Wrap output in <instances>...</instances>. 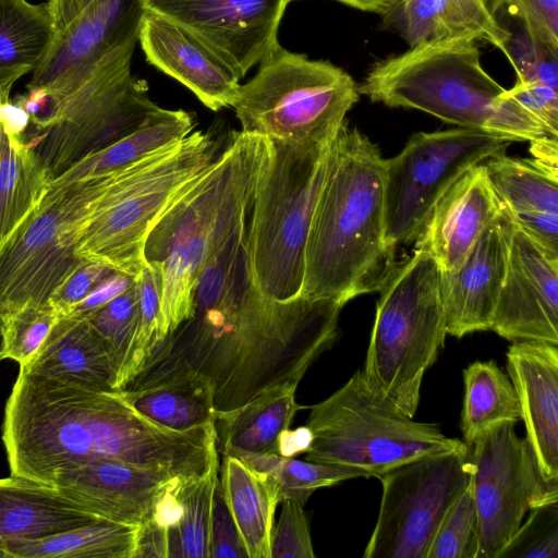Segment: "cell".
Wrapping results in <instances>:
<instances>
[{
  "label": "cell",
  "mask_w": 558,
  "mask_h": 558,
  "mask_svg": "<svg viewBox=\"0 0 558 558\" xmlns=\"http://www.w3.org/2000/svg\"><path fill=\"white\" fill-rule=\"evenodd\" d=\"M106 177L50 185L0 246V312L47 304L84 260L75 253L78 230Z\"/></svg>",
  "instance_id": "8fae6325"
},
{
  "label": "cell",
  "mask_w": 558,
  "mask_h": 558,
  "mask_svg": "<svg viewBox=\"0 0 558 558\" xmlns=\"http://www.w3.org/2000/svg\"><path fill=\"white\" fill-rule=\"evenodd\" d=\"M478 519L472 480L445 515L427 558H477Z\"/></svg>",
  "instance_id": "f35d334b"
},
{
  "label": "cell",
  "mask_w": 558,
  "mask_h": 558,
  "mask_svg": "<svg viewBox=\"0 0 558 558\" xmlns=\"http://www.w3.org/2000/svg\"><path fill=\"white\" fill-rule=\"evenodd\" d=\"M490 330L511 342L558 345V257L515 223Z\"/></svg>",
  "instance_id": "e0dca14e"
},
{
  "label": "cell",
  "mask_w": 558,
  "mask_h": 558,
  "mask_svg": "<svg viewBox=\"0 0 558 558\" xmlns=\"http://www.w3.org/2000/svg\"><path fill=\"white\" fill-rule=\"evenodd\" d=\"M5 359L4 314L0 312V361Z\"/></svg>",
  "instance_id": "11a10c76"
},
{
  "label": "cell",
  "mask_w": 558,
  "mask_h": 558,
  "mask_svg": "<svg viewBox=\"0 0 558 558\" xmlns=\"http://www.w3.org/2000/svg\"><path fill=\"white\" fill-rule=\"evenodd\" d=\"M209 133L196 131L135 165L106 177L82 222L76 255L136 276L145 265L144 245L158 217L177 193L217 155Z\"/></svg>",
  "instance_id": "8992f818"
},
{
  "label": "cell",
  "mask_w": 558,
  "mask_h": 558,
  "mask_svg": "<svg viewBox=\"0 0 558 558\" xmlns=\"http://www.w3.org/2000/svg\"><path fill=\"white\" fill-rule=\"evenodd\" d=\"M138 306L140 290L135 277L126 290L85 318L104 339L117 373L135 335Z\"/></svg>",
  "instance_id": "74e56055"
},
{
  "label": "cell",
  "mask_w": 558,
  "mask_h": 558,
  "mask_svg": "<svg viewBox=\"0 0 558 558\" xmlns=\"http://www.w3.org/2000/svg\"><path fill=\"white\" fill-rule=\"evenodd\" d=\"M514 223L549 255L558 257V214L512 213Z\"/></svg>",
  "instance_id": "c3c4849f"
},
{
  "label": "cell",
  "mask_w": 558,
  "mask_h": 558,
  "mask_svg": "<svg viewBox=\"0 0 558 558\" xmlns=\"http://www.w3.org/2000/svg\"><path fill=\"white\" fill-rule=\"evenodd\" d=\"M181 483L126 462L95 460L58 473L52 485L100 519L140 526Z\"/></svg>",
  "instance_id": "d6986e66"
},
{
  "label": "cell",
  "mask_w": 558,
  "mask_h": 558,
  "mask_svg": "<svg viewBox=\"0 0 558 558\" xmlns=\"http://www.w3.org/2000/svg\"><path fill=\"white\" fill-rule=\"evenodd\" d=\"M20 369L93 391L113 392L116 365L99 333L85 319L62 315Z\"/></svg>",
  "instance_id": "603a6c76"
},
{
  "label": "cell",
  "mask_w": 558,
  "mask_h": 558,
  "mask_svg": "<svg viewBox=\"0 0 558 558\" xmlns=\"http://www.w3.org/2000/svg\"><path fill=\"white\" fill-rule=\"evenodd\" d=\"M344 305L302 296L269 301L250 267L207 272L196 281L191 317L157 343L124 389L190 374L208 383L221 413L275 387H298L333 344Z\"/></svg>",
  "instance_id": "6da1fadb"
},
{
  "label": "cell",
  "mask_w": 558,
  "mask_h": 558,
  "mask_svg": "<svg viewBox=\"0 0 558 558\" xmlns=\"http://www.w3.org/2000/svg\"><path fill=\"white\" fill-rule=\"evenodd\" d=\"M28 116L12 99L0 102V246L50 189L52 178L23 134Z\"/></svg>",
  "instance_id": "cb8c5ba5"
},
{
  "label": "cell",
  "mask_w": 558,
  "mask_h": 558,
  "mask_svg": "<svg viewBox=\"0 0 558 558\" xmlns=\"http://www.w3.org/2000/svg\"><path fill=\"white\" fill-rule=\"evenodd\" d=\"M295 390V386H278L232 411L216 413L217 442L223 456L242 460L278 454L280 435L304 408L296 403Z\"/></svg>",
  "instance_id": "4316f807"
},
{
  "label": "cell",
  "mask_w": 558,
  "mask_h": 558,
  "mask_svg": "<svg viewBox=\"0 0 558 558\" xmlns=\"http://www.w3.org/2000/svg\"><path fill=\"white\" fill-rule=\"evenodd\" d=\"M94 0H48L54 36L64 31Z\"/></svg>",
  "instance_id": "816d5d0a"
},
{
  "label": "cell",
  "mask_w": 558,
  "mask_h": 558,
  "mask_svg": "<svg viewBox=\"0 0 558 558\" xmlns=\"http://www.w3.org/2000/svg\"><path fill=\"white\" fill-rule=\"evenodd\" d=\"M305 425L313 435L305 460L357 468L377 478L414 458L462 441L446 436L436 424L414 421L373 390L362 371L312 405Z\"/></svg>",
  "instance_id": "30bf717a"
},
{
  "label": "cell",
  "mask_w": 558,
  "mask_h": 558,
  "mask_svg": "<svg viewBox=\"0 0 558 558\" xmlns=\"http://www.w3.org/2000/svg\"><path fill=\"white\" fill-rule=\"evenodd\" d=\"M145 12L144 0H94L53 37L26 88L78 86L121 52L135 49Z\"/></svg>",
  "instance_id": "9a60e30c"
},
{
  "label": "cell",
  "mask_w": 558,
  "mask_h": 558,
  "mask_svg": "<svg viewBox=\"0 0 558 558\" xmlns=\"http://www.w3.org/2000/svg\"><path fill=\"white\" fill-rule=\"evenodd\" d=\"M138 526L97 519L35 541L0 547V558H133Z\"/></svg>",
  "instance_id": "1f68e13d"
},
{
  "label": "cell",
  "mask_w": 558,
  "mask_h": 558,
  "mask_svg": "<svg viewBox=\"0 0 558 558\" xmlns=\"http://www.w3.org/2000/svg\"><path fill=\"white\" fill-rule=\"evenodd\" d=\"M506 96L558 135V89L537 82L517 80L513 87L506 89Z\"/></svg>",
  "instance_id": "bcb514c9"
},
{
  "label": "cell",
  "mask_w": 558,
  "mask_h": 558,
  "mask_svg": "<svg viewBox=\"0 0 558 558\" xmlns=\"http://www.w3.org/2000/svg\"><path fill=\"white\" fill-rule=\"evenodd\" d=\"M492 14L497 17L498 12L504 8V0H484Z\"/></svg>",
  "instance_id": "9f6ffc18"
},
{
  "label": "cell",
  "mask_w": 558,
  "mask_h": 558,
  "mask_svg": "<svg viewBox=\"0 0 558 558\" xmlns=\"http://www.w3.org/2000/svg\"><path fill=\"white\" fill-rule=\"evenodd\" d=\"M499 558H557L558 502L531 509Z\"/></svg>",
  "instance_id": "60d3db41"
},
{
  "label": "cell",
  "mask_w": 558,
  "mask_h": 558,
  "mask_svg": "<svg viewBox=\"0 0 558 558\" xmlns=\"http://www.w3.org/2000/svg\"><path fill=\"white\" fill-rule=\"evenodd\" d=\"M331 142L267 138L250 218V255L255 286L269 301L301 298L306 241Z\"/></svg>",
  "instance_id": "52a82bcc"
},
{
  "label": "cell",
  "mask_w": 558,
  "mask_h": 558,
  "mask_svg": "<svg viewBox=\"0 0 558 558\" xmlns=\"http://www.w3.org/2000/svg\"><path fill=\"white\" fill-rule=\"evenodd\" d=\"M464 400L461 413L463 441L502 424H515L521 410L515 388L495 361H475L463 371Z\"/></svg>",
  "instance_id": "d6a6232c"
},
{
  "label": "cell",
  "mask_w": 558,
  "mask_h": 558,
  "mask_svg": "<svg viewBox=\"0 0 558 558\" xmlns=\"http://www.w3.org/2000/svg\"><path fill=\"white\" fill-rule=\"evenodd\" d=\"M97 519L53 485L12 474L0 478V547L63 533Z\"/></svg>",
  "instance_id": "484cf974"
},
{
  "label": "cell",
  "mask_w": 558,
  "mask_h": 558,
  "mask_svg": "<svg viewBox=\"0 0 558 558\" xmlns=\"http://www.w3.org/2000/svg\"><path fill=\"white\" fill-rule=\"evenodd\" d=\"M195 126L193 113L158 108L136 129L80 160L56 178L51 185H64L109 175L185 138Z\"/></svg>",
  "instance_id": "83f0119b"
},
{
  "label": "cell",
  "mask_w": 558,
  "mask_h": 558,
  "mask_svg": "<svg viewBox=\"0 0 558 558\" xmlns=\"http://www.w3.org/2000/svg\"><path fill=\"white\" fill-rule=\"evenodd\" d=\"M169 558V527L156 519L138 526L133 558Z\"/></svg>",
  "instance_id": "f907efd6"
},
{
  "label": "cell",
  "mask_w": 558,
  "mask_h": 558,
  "mask_svg": "<svg viewBox=\"0 0 558 558\" xmlns=\"http://www.w3.org/2000/svg\"><path fill=\"white\" fill-rule=\"evenodd\" d=\"M219 465L198 480L181 483V515L169 527V558H210V531Z\"/></svg>",
  "instance_id": "d590c367"
},
{
  "label": "cell",
  "mask_w": 558,
  "mask_h": 558,
  "mask_svg": "<svg viewBox=\"0 0 558 558\" xmlns=\"http://www.w3.org/2000/svg\"><path fill=\"white\" fill-rule=\"evenodd\" d=\"M54 37L46 3L0 0V86L34 72Z\"/></svg>",
  "instance_id": "4dcf8cb0"
},
{
  "label": "cell",
  "mask_w": 558,
  "mask_h": 558,
  "mask_svg": "<svg viewBox=\"0 0 558 558\" xmlns=\"http://www.w3.org/2000/svg\"><path fill=\"white\" fill-rule=\"evenodd\" d=\"M134 49L105 63L78 86L31 88L12 100L28 116L23 134L52 181L85 157L136 129L159 107L131 74Z\"/></svg>",
  "instance_id": "5b68a950"
},
{
  "label": "cell",
  "mask_w": 558,
  "mask_h": 558,
  "mask_svg": "<svg viewBox=\"0 0 558 558\" xmlns=\"http://www.w3.org/2000/svg\"><path fill=\"white\" fill-rule=\"evenodd\" d=\"M210 558H248L230 511L223 500L219 481L215 492Z\"/></svg>",
  "instance_id": "7dc6e473"
},
{
  "label": "cell",
  "mask_w": 558,
  "mask_h": 558,
  "mask_svg": "<svg viewBox=\"0 0 558 558\" xmlns=\"http://www.w3.org/2000/svg\"><path fill=\"white\" fill-rule=\"evenodd\" d=\"M2 440L12 475L49 485L58 473L95 460L182 482L219 465L215 423L170 430L137 414L119 391L77 388L23 369L5 404Z\"/></svg>",
  "instance_id": "7a4b0ae2"
},
{
  "label": "cell",
  "mask_w": 558,
  "mask_h": 558,
  "mask_svg": "<svg viewBox=\"0 0 558 558\" xmlns=\"http://www.w3.org/2000/svg\"><path fill=\"white\" fill-rule=\"evenodd\" d=\"M123 400L147 421L174 432H187L216 421L210 387L190 374L119 391Z\"/></svg>",
  "instance_id": "f546056e"
},
{
  "label": "cell",
  "mask_w": 558,
  "mask_h": 558,
  "mask_svg": "<svg viewBox=\"0 0 558 558\" xmlns=\"http://www.w3.org/2000/svg\"><path fill=\"white\" fill-rule=\"evenodd\" d=\"M140 290L138 319L132 343L118 369L114 388L122 390L138 373L158 342L161 269L145 263L136 275Z\"/></svg>",
  "instance_id": "8d00e7d4"
},
{
  "label": "cell",
  "mask_w": 558,
  "mask_h": 558,
  "mask_svg": "<svg viewBox=\"0 0 558 558\" xmlns=\"http://www.w3.org/2000/svg\"><path fill=\"white\" fill-rule=\"evenodd\" d=\"M290 0H144L146 10L185 28L243 78L278 44Z\"/></svg>",
  "instance_id": "2e32d148"
},
{
  "label": "cell",
  "mask_w": 558,
  "mask_h": 558,
  "mask_svg": "<svg viewBox=\"0 0 558 558\" xmlns=\"http://www.w3.org/2000/svg\"><path fill=\"white\" fill-rule=\"evenodd\" d=\"M502 202L494 190L485 165L464 172L435 205L415 248L427 252L442 271L457 270Z\"/></svg>",
  "instance_id": "7402d4cb"
},
{
  "label": "cell",
  "mask_w": 558,
  "mask_h": 558,
  "mask_svg": "<svg viewBox=\"0 0 558 558\" xmlns=\"http://www.w3.org/2000/svg\"><path fill=\"white\" fill-rule=\"evenodd\" d=\"M521 27L558 51V0H504Z\"/></svg>",
  "instance_id": "ee69618b"
},
{
  "label": "cell",
  "mask_w": 558,
  "mask_h": 558,
  "mask_svg": "<svg viewBox=\"0 0 558 558\" xmlns=\"http://www.w3.org/2000/svg\"><path fill=\"white\" fill-rule=\"evenodd\" d=\"M313 440L310 428L304 425L294 430H284L278 441V456L292 458L293 456L306 452Z\"/></svg>",
  "instance_id": "f5cc1de1"
},
{
  "label": "cell",
  "mask_w": 558,
  "mask_h": 558,
  "mask_svg": "<svg viewBox=\"0 0 558 558\" xmlns=\"http://www.w3.org/2000/svg\"><path fill=\"white\" fill-rule=\"evenodd\" d=\"M386 159L344 122L332 140L305 247L301 296L347 304L380 291L397 268L385 231Z\"/></svg>",
  "instance_id": "3957f363"
},
{
  "label": "cell",
  "mask_w": 558,
  "mask_h": 558,
  "mask_svg": "<svg viewBox=\"0 0 558 558\" xmlns=\"http://www.w3.org/2000/svg\"><path fill=\"white\" fill-rule=\"evenodd\" d=\"M60 314L49 304H27L4 314L5 359L26 365L36 353Z\"/></svg>",
  "instance_id": "ab89813d"
},
{
  "label": "cell",
  "mask_w": 558,
  "mask_h": 558,
  "mask_svg": "<svg viewBox=\"0 0 558 558\" xmlns=\"http://www.w3.org/2000/svg\"><path fill=\"white\" fill-rule=\"evenodd\" d=\"M484 165L494 190L512 213L558 214L557 169L505 153L488 158Z\"/></svg>",
  "instance_id": "836d02e7"
},
{
  "label": "cell",
  "mask_w": 558,
  "mask_h": 558,
  "mask_svg": "<svg viewBox=\"0 0 558 558\" xmlns=\"http://www.w3.org/2000/svg\"><path fill=\"white\" fill-rule=\"evenodd\" d=\"M353 9L378 14L388 13L399 0H335Z\"/></svg>",
  "instance_id": "db71d44e"
},
{
  "label": "cell",
  "mask_w": 558,
  "mask_h": 558,
  "mask_svg": "<svg viewBox=\"0 0 558 558\" xmlns=\"http://www.w3.org/2000/svg\"><path fill=\"white\" fill-rule=\"evenodd\" d=\"M138 41L150 64L187 87L207 108L232 107L241 78L192 33L146 10Z\"/></svg>",
  "instance_id": "ffe728a7"
},
{
  "label": "cell",
  "mask_w": 558,
  "mask_h": 558,
  "mask_svg": "<svg viewBox=\"0 0 558 558\" xmlns=\"http://www.w3.org/2000/svg\"><path fill=\"white\" fill-rule=\"evenodd\" d=\"M283 506L270 541L271 558H314L310 524L303 506L292 499Z\"/></svg>",
  "instance_id": "7bdbcfd3"
},
{
  "label": "cell",
  "mask_w": 558,
  "mask_h": 558,
  "mask_svg": "<svg viewBox=\"0 0 558 558\" xmlns=\"http://www.w3.org/2000/svg\"><path fill=\"white\" fill-rule=\"evenodd\" d=\"M114 271L104 264L84 259L56 290L48 303L60 316L66 315Z\"/></svg>",
  "instance_id": "f6af8a7d"
},
{
  "label": "cell",
  "mask_w": 558,
  "mask_h": 558,
  "mask_svg": "<svg viewBox=\"0 0 558 558\" xmlns=\"http://www.w3.org/2000/svg\"><path fill=\"white\" fill-rule=\"evenodd\" d=\"M385 15L410 47L446 40H486L504 50L510 31L484 0H399Z\"/></svg>",
  "instance_id": "d4e9b609"
},
{
  "label": "cell",
  "mask_w": 558,
  "mask_h": 558,
  "mask_svg": "<svg viewBox=\"0 0 558 558\" xmlns=\"http://www.w3.org/2000/svg\"><path fill=\"white\" fill-rule=\"evenodd\" d=\"M471 446L404 462L378 478L381 499L364 558H427L448 510L471 483Z\"/></svg>",
  "instance_id": "7c38bea8"
},
{
  "label": "cell",
  "mask_w": 558,
  "mask_h": 558,
  "mask_svg": "<svg viewBox=\"0 0 558 558\" xmlns=\"http://www.w3.org/2000/svg\"><path fill=\"white\" fill-rule=\"evenodd\" d=\"M470 446L477 558H499L531 509L558 502V485L544 480L526 438L517 434L513 423L489 429Z\"/></svg>",
  "instance_id": "5bb4252c"
},
{
  "label": "cell",
  "mask_w": 558,
  "mask_h": 558,
  "mask_svg": "<svg viewBox=\"0 0 558 558\" xmlns=\"http://www.w3.org/2000/svg\"><path fill=\"white\" fill-rule=\"evenodd\" d=\"M359 85L329 61L276 44L257 73L240 85L232 107L242 132L292 144L331 142L359 101Z\"/></svg>",
  "instance_id": "9c48e42d"
},
{
  "label": "cell",
  "mask_w": 558,
  "mask_h": 558,
  "mask_svg": "<svg viewBox=\"0 0 558 558\" xmlns=\"http://www.w3.org/2000/svg\"><path fill=\"white\" fill-rule=\"evenodd\" d=\"M379 292L362 375L373 390L413 417L423 377L448 335L440 268L427 252L415 248Z\"/></svg>",
  "instance_id": "ba28073f"
},
{
  "label": "cell",
  "mask_w": 558,
  "mask_h": 558,
  "mask_svg": "<svg viewBox=\"0 0 558 558\" xmlns=\"http://www.w3.org/2000/svg\"><path fill=\"white\" fill-rule=\"evenodd\" d=\"M219 485L248 558H271L278 501L272 484L235 457L223 456Z\"/></svg>",
  "instance_id": "f1b7e54d"
},
{
  "label": "cell",
  "mask_w": 558,
  "mask_h": 558,
  "mask_svg": "<svg viewBox=\"0 0 558 558\" xmlns=\"http://www.w3.org/2000/svg\"><path fill=\"white\" fill-rule=\"evenodd\" d=\"M474 40L424 44L376 63L360 95L392 108L416 109L459 128L511 142L558 140L483 68Z\"/></svg>",
  "instance_id": "277c9868"
},
{
  "label": "cell",
  "mask_w": 558,
  "mask_h": 558,
  "mask_svg": "<svg viewBox=\"0 0 558 558\" xmlns=\"http://www.w3.org/2000/svg\"><path fill=\"white\" fill-rule=\"evenodd\" d=\"M506 357L525 438L544 480L558 485V345L513 342Z\"/></svg>",
  "instance_id": "44dd1931"
},
{
  "label": "cell",
  "mask_w": 558,
  "mask_h": 558,
  "mask_svg": "<svg viewBox=\"0 0 558 558\" xmlns=\"http://www.w3.org/2000/svg\"><path fill=\"white\" fill-rule=\"evenodd\" d=\"M135 277L114 271L66 315L86 318L89 314L126 290L133 283Z\"/></svg>",
  "instance_id": "681fc988"
},
{
  "label": "cell",
  "mask_w": 558,
  "mask_h": 558,
  "mask_svg": "<svg viewBox=\"0 0 558 558\" xmlns=\"http://www.w3.org/2000/svg\"><path fill=\"white\" fill-rule=\"evenodd\" d=\"M247 466L265 476L274 486L278 501L292 499L304 507L308 497L318 488L347 480L368 477L353 466L301 461L278 454L242 459Z\"/></svg>",
  "instance_id": "e575fe53"
},
{
  "label": "cell",
  "mask_w": 558,
  "mask_h": 558,
  "mask_svg": "<svg viewBox=\"0 0 558 558\" xmlns=\"http://www.w3.org/2000/svg\"><path fill=\"white\" fill-rule=\"evenodd\" d=\"M510 143L468 128L413 134L397 156L386 159L387 241L396 247L415 242L446 191L470 168L502 154Z\"/></svg>",
  "instance_id": "4fadbf2b"
},
{
  "label": "cell",
  "mask_w": 558,
  "mask_h": 558,
  "mask_svg": "<svg viewBox=\"0 0 558 558\" xmlns=\"http://www.w3.org/2000/svg\"><path fill=\"white\" fill-rule=\"evenodd\" d=\"M502 52L514 68L517 80L537 82L558 89L556 50L530 36L522 28L519 33L510 31Z\"/></svg>",
  "instance_id": "b9f144b4"
},
{
  "label": "cell",
  "mask_w": 558,
  "mask_h": 558,
  "mask_svg": "<svg viewBox=\"0 0 558 558\" xmlns=\"http://www.w3.org/2000/svg\"><path fill=\"white\" fill-rule=\"evenodd\" d=\"M514 221L502 203L460 267L440 270V294L447 333L462 338L490 330L506 277Z\"/></svg>",
  "instance_id": "ac0fdd59"
}]
</instances>
